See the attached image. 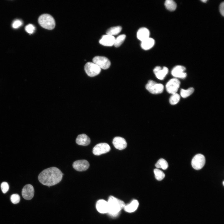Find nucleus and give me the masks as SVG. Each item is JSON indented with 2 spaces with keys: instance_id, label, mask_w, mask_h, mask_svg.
Returning <instances> with one entry per match:
<instances>
[{
  "instance_id": "9b49d317",
  "label": "nucleus",
  "mask_w": 224,
  "mask_h": 224,
  "mask_svg": "<svg viewBox=\"0 0 224 224\" xmlns=\"http://www.w3.org/2000/svg\"><path fill=\"white\" fill-rule=\"evenodd\" d=\"M34 194L33 187L30 184H27L23 188L22 191V195L23 198L27 200L31 199Z\"/></svg>"
},
{
  "instance_id": "39448f33",
  "label": "nucleus",
  "mask_w": 224,
  "mask_h": 224,
  "mask_svg": "<svg viewBox=\"0 0 224 224\" xmlns=\"http://www.w3.org/2000/svg\"><path fill=\"white\" fill-rule=\"evenodd\" d=\"M84 70L86 74L89 77H93L99 74L101 68L93 62H88L84 66Z\"/></svg>"
},
{
  "instance_id": "f3484780",
  "label": "nucleus",
  "mask_w": 224,
  "mask_h": 224,
  "mask_svg": "<svg viewBox=\"0 0 224 224\" xmlns=\"http://www.w3.org/2000/svg\"><path fill=\"white\" fill-rule=\"evenodd\" d=\"M76 142L79 145L86 146L90 143L91 140L90 138L86 134H82L77 136Z\"/></svg>"
},
{
  "instance_id": "cd10ccee",
  "label": "nucleus",
  "mask_w": 224,
  "mask_h": 224,
  "mask_svg": "<svg viewBox=\"0 0 224 224\" xmlns=\"http://www.w3.org/2000/svg\"><path fill=\"white\" fill-rule=\"evenodd\" d=\"M10 199L13 203L16 204L19 203L20 200V198L18 194H13L11 196Z\"/></svg>"
},
{
  "instance_id": "bb28decb",
  "label": "nucleus",
  "mask_w": 224,
  "mask_h": 224,
  "mask_svg": "<svg viewBox=\"0 0 224 224\" xmlns=\"http://www.w3.org/2000/svg\"><path fill=\"white\" fill-rule=\"evenodd\" d=\"M180 99V95L177 93L173 94L170 98V103L172 105L176 104L179 102Z\"/></svg>"
},
{
  "instance_id": "c85d7f7f",
  "label": "nucleus",
  "mask_w": 224,
  "mask_h": 224,
  "mask_svg": "<svg viewBox=\"0 0 224 224\" xmlns=\"http://www.w3.org/2000/svg\"><path fill=\"white\" fill-rule=\"evenodd\" d=\"M1 188L2 193L5 194L8 190L9 186L7 183L3 182L1 184Z\"/></svg>"
},
{
  "instance_id": "f257e3e1",
  "label": "nucleus",
  "mask_w": 224,
  "mask_h": 224,
  "mask_svg": "<svg viewBox=\"0 0 224 224\" xmlns=\"http://www.w3.org/2000/svg\"><path fill=\"white\" fill-rule=\"evenodd\" d=\"M63 175V174L58 168L52 167L41 172L38 175V179L43 184L50 186L60 182Z\"/></svg>"
},
{
  "instance_id": "4468645a",
  "label": "nucleus",
  "mask_w": 224,
  "mask_h": 224,
  "mask_svg": "<svg viewBox=\"0 0 224 224\" xmlns=\"http://www.w3.org/2000/svg\"><path fill=\"white\" fill-rule=\"evenodd\" d=\"M168 72V68L164 67L162 68L159 66L155 67L153 69V72L156 77L160 80H162L164 79Z\"/></svg>"
},
{
  "instance_id": "5701e85b",
  "label": "nucleus",
  "mask_w": 224,
  "mask_h": 224,
  "mask_svg": "<svg viewBox=\"0 0 224 224\" xmlns=\"http://www.w3.org/2000/svg\"><path fill=\"white\" fill-rule=\"evenodd\" d=\"M155 166L157 168H161L163 170H166L168 167V164L164 159L161 158L156 163Z\"/></svg>"
},
{
  "instance_id": "c756f323",
  "label": "nucleus",
  "mask_w": 224,
  "mask_h": 224,
  "mask_svg": "<svg viewBox=\"0 0 224 224\" xmlns=\"http://www.w3.org/2000/svg\"><path fill=\"white\" fill-rule=\"evenodd\" d=\"M26 31L30 34H32L35 30V27L32 24L27 25L25 28Z\"/></svg>"
},
{
  "instance_id": "72a5a7b5",
  "label": "nucleus",
  "mask_w": 224,
  "mask_h": 224,
  "mask_svg": "<svg viewBox=\"0 0 224 224\" xmlns=\"http://www.w3.org/2000/svg\"><path fill=\"white\" fill-rule=\"evenodd\" d=\"M224 181H223V185H224Z\"/></svg>"
},
{
  "instance_id": "2f4dec72",
  "label": "nucleus",
  "mask_w": 224,
  "mask_h": 224,
  "mask_svg": "<svg viewBox=\"0 0 224 224\" xmlns=\"http://www.w3.org/2000/svg\"><path fill=\"white\" fill-rule=\"evenodd\" d=\"M219 11L221 14L223 16L224 15V3L222 2L219 6Z\"/></svg>"
},
{
  "instance_id": "a211bd4d",
  "label": "nucleus",
  "mask_w": 224,
  "mask_h": 224,
  "mask_svg": "<svg viewBox=\"0 0 224 224\" xmlns=\"http://www.w3.org/2000/svg\"><path fill=\"white\" fill-rule=\"evenodd\" d=\"M150 31L145 27L140 28L138 31L137 37L138 39L142 41L149 37Z\"/></svg>"
},
{
  "instance_id": "412c9836",
  "label": "nucleus",
  "mask_w": 224,
  "mask_h": 224,
  "mask_svg": "<svg viewBox=\"0 0 224 224\" xmlns=\"http://www.w3.org/2000/svg\"><path fill=\"white\" fill-rule=\"evenodd\" d=\"M122 27L117 26L111 27L109 28L106 31V35L112 36L116 35L119 33L121 31Z\"/></svg>"
},
{
  "instance_id": "aec40b11",
  "label": "nucleus",
  "mask_w": 224,
  "mask_h": 224,
  "mask_svg": "<svg viewBox=\"0 0 224 224\" xmlns=\"http://www.w3.org/2000/svg\"><path fill=\"white\" fill-rule=\"evenodd\" d=\"M139 203L138 200H134L129 204L125 205L124 209V210L128 212H132L135 211L138 208Z\"/></svg>"
},
{
  "instance_id": "9d476101",
  "label": "nucleus",
  "mask_w": 224,
  "mask_h": 224,
  "mask_svg": "<svg viewBox=\"0 0 224 224\" xmlns=\"http://www.w3.org/2000/svg\"><path fill=\"white\" fill-rule=\"evenodd\" d=\"M89 163L85 160L76 161L72 164L73 168L78 171H84L87 170L89 167Z\"/></svg>"
},
{
  "instance_id": "4be33fe9",
  "label": "nucleus",
  "mask_w": 224,
  "mask_h": 224,
  "mask_svg": "<svg viewBox=\"0 0 224 224\" xmlns=\"http://www.w3.org/2000/svg\"><path fill=\"white\" fill-rule=\"evenodd\" d=\"M165 6L168 10L173 11L175 10L176 7V3L172 0H166L165 2Z\"/></svg>"
},
{
  "instance_id": "0eeeda50",
  "label": "nucleus",
  "mask_w": 224,
  "mask_h": 224,
  "mask_svg": "<svg viewBox=\"0 0 224 224\" xmlns=\"http://www.w3.org/2000/svg\"><path fill=\"white\" fill-rule=\"evenodd\" d=\"M180 85V81L176 78L170 79L166 83V87L167 91L172 94L176 93Z\"/></svg>"
},
{
  "instance_id": "f8f14e48",
  "label": "nucleus",
  "mask_w": 224,
  "mask_h": 224,
  "mask_svg": "<svg viewBox=\"0 0 224 224\" xmlns=\"http://www.w3.org/2000/svg\"><path fill=\"white\" fill-rule=\"evenodd\" d=\"M186 68L185 67L181 65H177L175 67L172 69L171 74L175 77L184 78L187 76V74L184 72Z\"/></svg>"
},
{
  "instance_id": "7ed1b4c3",
  "label": "nucleus",
  "mask_w": 224,
  "mask_h": 224,
  "mask_svg": "<svg viewBox=\"0 0 224 224\" xmlns=\"http://www.w3.org/2000/svg\"><path fill=\"white\" fill-rule=\"evenodd\" d=\"M38 22L42 27L48 30L53 29L55 26L54 18L51 15L48 14L41 15L39 17Z\"/></svg>"
},
{
  "instance_id": "dca6fc26",
  "label": "nucleus",
  "mask_w": 224,
  "mask_h": 224,
  "mask_svg": "<svg viewBox=\"0 0 224 224\" xmlns=\"http://www.w3.org/2000/svg\"><path fill=\"white\" fill-rule=\"evenodd\" d=\"M96 208L98 212L101 213L108 212V208L107 201L103 199L98 200L96 203Z\"/></svg>"
},
{
  "instance_id": "6ab92c4d",
  "label": "nucleus",
  "mask_w": 224,
  "mask_h": 224,
  "mask_svg": "<svg viewBox=\"0 0 224 224\" xmlns=\"http://www.w3.org/2000/svg\"><path fill=\"white\" fill-rule=\"evenodd\" d=\"M155 44V40L152 38H148L141 42V47L145 50L149 49L152 47Z\"/></svg>"
},
{
  "instance_id": "7c9ffc66",
  "label": "nucleus",
  "mask_w": 224,
  "mask_h": 224,
  "mask_svg": "<svg viewBox=\"0 0 224 224\" xmlns=\"http://www.w3.org/2000/svg\"><path fill=\"white\" fill-rule=\"evenodd\" d=\"M22 21L20 20H17L14 21L12 24V27L16 29L22 25Z\"/></svg>"
},
{
  "instance_id": "2eb2a0df",
  "label": "nucleus",
  "mask_w": 224,
  "mask_h": 224,
  "mask_svg": "<svg viewBox=\"0 0 224 224\" xmlns=\"http://www.w3.org/2000/svg\"><path fill=\"white\" fill-rule=\"evenodd\" d=\"M115 38L113 36L104 35L100 40L99 43L105 46H111L114 45Z\"/></svg>"
},
{
  "instance_id": "473e14b6",
  "label": "nucleus",
  "mask_w": 224,
  "mask_h": 224,
  "mask_svg": "<svg viewBox=\"0 0 224 224\" xmlns=\"http://www.w3.org/2000/svg\"><path fill=\"white\" fill-rule=\"evenodd\" d=\"M201 1L203 2H207V1L206 0H202Z\"/></svg>"
},
{
  "instance_id": "b1692460",
  "label": "nucleus",
  "mask_w": 224,
  "mask_h": 224,
  "mask_svg": "<svg viewBox=\"0 0 224 224\" xmlns=\"http://www.w3.org/2000/svg\"><path fill=\"white\" fill-rule=\"evenodd\" d=\"M194 89L193 87H190L187 90L181 89L180 91L181 96L184 98H185L190 96L194 92Z\"/></svg>"
},
{
  "instance_id": "6e6552de",
  "label": "nucleus",
  "mask_w": 224,
  "mask_h": 224,
  "mask_svg": "<svg viewBox=\"0 0 224 224\" xmlns=\"http://www.w3.org/2000/svg\"><path fill=\"white\" fill-rule=\"evenodd\" d=\"M205 163V158L203 154H198L193 158L191 164L194 169L199 170L203 167Z\"/></svg>"
},
{
  "instance_id": "ddd939ff",
  "label": "nucleus",
  "mask_w": 224,
  "mask_h": 224,
  "mask_svg": "<svg viewBox=\"0 0 224 224\" xmlns=\"http://www.w3.org/2000/svg\"><path fill=\"white\" fill-rule=\"evenodd\" d=\"M113 144L116 148L119 150L125 148L127 146L125 140L120 137H115L113 140Z\"/></svg>"
},
{
  "instance_id": "20e7f679",
  "label": "nucleus",
  "mask_w": 224,
  "mask_h": 224,
  "mask_svg": "<svg viewBox=\"0 0 224 224\" xmlns=\"http://www.w3.org/2000/svg\"><path fill=\"white\" fill-rule=\"evenodd\" d=\"M146 88L150 93L152 94L161 93L164 90V86L161 83H156L155 81L150 80L145 86Z\"/></svg>"
},
{
  "instance_id": "393cba45",
  "label": "nucleus",
  "mask_w": 224,
  "mask_h": 224,
  "mask_svg": "<svg viewBox=\"0 0 224 224\" xmlns=\"http://www.w3.org/2000/svg\"><path fill=\"white\" fill-rule=\"evenodd\" d=\"M126 38V35L122 34L119 35L116 38H115L114 45L116 47L120 46Z\"/></svg>"
},
{
  "instance_id": "423d86ee",
  "label": "nucleus",
  "mask_w": 224,
  "mask_h": 224,
  "mask_svg": "<svg viewBox=\"0 0 224 224\" xmlns=\"http://www.w3.org/2000/svg\"><path fill=\"white\" fill-rule=\"evenodd\" d=\"M93 62L101 69H106L109 68L111 64L109 59L106 57L102 56H96L93 58Z\"/></svg>"
},
{
  "instance_id": "1a4fd4ad",
  "label": "nucleus",
  "mask_w": 224,
  "mask_h": 224,
  "mask_svg": "<svg viewBox=\"0 0 224 224\" xmlns=\"http://www.w3.org/2000/svg\"><path fill=\"white\" fill-rule=\"evenodd\" d=\"M110 150V146L106 143L96 144L93 148L92 152L95 155L99 156L109 152Z\"/></svg>"
},
{
  "instance_id": "f03ea898",
  "label": "nucleus",
  "mask_w": 224,
  "mask_h": 224,
  "mask_svg": "<svg viewBox=\"0 0 224 224\" xmlns=\"http://www.w3.org/2000/svg\"><path fill=\"white\" fill-rule=\"evenodd\" d=\"M107 202L108 208V213L113 217L117 216L125 205L123 201L112 196L109 197Z\"/></svg>"
},
{
  "instance_id": "a878e982",
  "label": "nucleus",
  "mask_w": 224,
  "mask_h": 224,
  "mask_svg": "<svg viewBox=\"0 0 224 224\" xmlns=\"http://www.w3.org/2000/svg\"><path fill=\"white\" fill-rule=\"evenodd\" d=\"M154 172L156 179L158 181L162 180L165 177V174L161 170L158 169H155Z\"/></svg>"
}]
</instances>
